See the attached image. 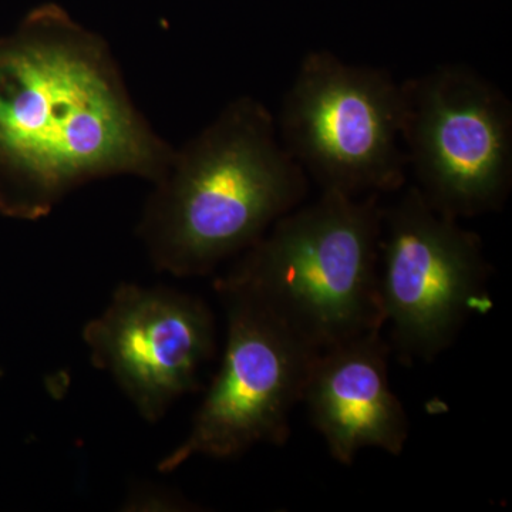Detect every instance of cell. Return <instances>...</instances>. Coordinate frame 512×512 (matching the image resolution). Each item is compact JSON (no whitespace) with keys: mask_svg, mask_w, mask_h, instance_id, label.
Masks as SVG:
<instances>
[{"mask_svg":"<svg viewBox=\"0 0 512 512\" xmlns=\"http://www.w3.org/2000/svg\"><path fill=\"white\" fill-rule=\"evenodd\" d=\"M131 101L106 40L60 6L0 42V210L47 217L101 178L156 184L174 156Z\"/></svg>","mask_w":512,"mask_h":512,"instance_id":"6da1fadb","label":"cell"},{"mask_svg":"<svg viewBox=\"0 0 512 512\" xmlns=\"http://www.w3.org/2000/svg\"><path fill=\"white\" fill-rule=\"evenodd\" d=\"M309 181L282 146L272 111L241 96L175 148L137 232L157 271L208 275L303 204Z\"/></svg>","mask_w":512,"mask_h":512,"instance_id":"7a4b0ae2","label":"cell"},{"mask_svg":"<svg viewBox=\"0 0 512 512\" xmlns=\"http://www.w3.org/2000/svg\"><path fill=\"white\" fill-rule=\"evenodd\" d=\"M380 195L320 191L272 225L215 285L261 303L313 352L384 328Z\"/></svg>","mask_w":512,"mask_h":512,"instance_id":"3957f363","label":"cell"},{"mask_svg":"<svg viewBox=\"0 0 512 512\" xmlns=\"http://www.w3.org/2000/svg\"><path fill=\"white\" fill-rule=\"evenodd\" d=\"M402 83L329 50L303 57L275 117L279 140L320 191L389 194L404 188Z\"/></svg>","mask_w":512,"mask_h":512,"instance_id":"277c9868","label":"cell"},{"mask_svg":"<svg viewBox=\"0 0 512 512\" xmlns=\"http://www.w3.org/2000/svg\"><path fill=\"white\" fill-rule=\"evenodd\" d=\"M402 138L414 187L448 217L500 211L512 187V104L464 64L402 83Z\"/></svg>","mask_w":512,"mask_h":512,"instance_id":"5b68a950","label":"cell"},{"mask_svg":"<svg viewBox=\"0 0 512 512\" xmlns=\"http://www.w3.org/2000/svg\"><path fill=\"white\" fill-rule=\"evenodd\" d=\"M490 264L476 232L434 210L416 187L383 207L379 286L390 348L430 362L487 312Z\"/></svg>","mask_w":512,"mask_h":512,"instance_id":"8992f818","label":"cell"},{"mask_svg":"<svg viewBox=\"0 0 512 512\" xmlns=\"http://www.w3.org/2000/svg\"><path fill=\"white\" fill-rule=\"evenodd\" d=\"M214 286L227 318L224 356L190 433L161 458L160 473L194 457L221 460L259 444L284 446L319 355L251 296Z\"/></svg>","mask_w":512,"mask_h":512,"instance_id":"52a82bcc","label":"cell"},{"mask_svg":"<svg viewBox=\"0 0 512 512\" xmlns=\"http://www.w3.org/2000/svg\"><path fill=\"white\" fill-rule=\"evenodd\" d=\"M215 336L214 315L202 299L134 284H121L83 330L93 365L113 377L148 423L198 389Z\"/></svg>","mask_w":512,"mask_h":512,"instance_id":"ba28073f","label":"cell"},{"mask_svg":"<svg viewBox=\"0 0 512 512\" xmlns=\"http://www.w3.org/2000/svg\"><path fill=\"white\" fill-rule=\"evenodd\" d=\"M389 342L382 330L319 353L302 403L333 460L350 466L365 448L399 456L409 439L403 403L389 383Z\"/></svg>","mask_w":512,"mask_h":512,"instance_id":"9c48e42d","label":"cell"}]
</instances>
